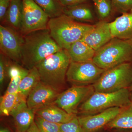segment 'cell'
<instances>
[{
  "label": "cell",
  "instance_id": "cell-10",
  "mask_svg": "<svg viewBox=\"0 0 132 132\" xmlns=\"http://www.w3.org/2000/svg\"><path fill=\"white\" fill-rule=\"evenodd\" d=\"M23 36L8 26H0L1 53L15 62H21Z\"/></svg>",
  "mask_w": 132,
  "mask_h": 132
},
{
  "label": "cell",
  "instance_id": "cell-22",
  "mask_svg": "<svg viewBox=\"0 0 132 132\" xmlns=\"http://www.w3.org/2000/svg\"><path fill=\"white\" fill-rule=\"evenodd\" d=\"M63 13L75 20L90 21L93 19L91 10L83 4L64 7Z\"/></svg>",
  "mask_w": 132,
  "mask_h": 132
},
{
  "label": "cell",
  "instance_id": "cell-31",
  "mask_svg": "<svg viewBox=\"0 0 132 132\" xmlns=\"http://www.w3.org/2000/svg\"><path fill=\"white\" fill-rule=\"evenodd\" d=\"M63 7L72 6L83 4L88 0H58Z\"/></svg>",
  "mask_w": 132,
  "mask_h": 132
},
{
  "label": "cell",
  "instance_id": "cell-7",
  "mask_svg": "<svg viewBox=\"0 0 132 132\" xmlns=\"http://www.w3.org/2000/svg\"><path fill=\"white\" fill-rule=\"evenodd\" d=\"M22 1V20L20 32L22 35L47 29L50 18L47 14L34 0Z\"/></svg>",
  "mask_w": 132,
  "mask_h": 132
},
{
  "label": "cell",
  "instance_id": "cell-5",
  "mask_svg": "<svg viewBox=\"0 0 132 132\" xmlns=\"http://www.w3.org/2000/svg\"><path fill=\"white\" fill-rule=\"evenodd\" d=\"M132 103L131 93L128 88L111 93L95 92L79 108L85 115L98 113L112 108H124Z\"/></svg>",
  "mask_w": 132,
  "mask_h": 132
},
{
  "label": "cell",
  "instance_id": "cell-4",
  "mask_svg": "<svg viewBox=\"0 0 132 132\" xmlns=\"http://www.w3.org/2000/svg\"><path fill=\"white\" fill-rule=\"evenodd\" d=\"M132 60V40L113 38L95 53L93 61L107 70Z\"/></svg>",
  "mask_w": 132,
  "mask_h": 132
},
{
  "label": "cell",
  "instance_id": "cell-27",
  "mask_svg": "<svg viewBox=\"0 0 132 132\" xmlns=\"http://www.w3.org/2000/svg\"><path fill=\"white\" fill-rule=\"evenodd\" d=\"M112 7L121 13L132 11V0H111Z\"/></svg>",
  "mask_w": 132,
  "mask_h": 132
},
{
  "label": "cell",
  "instance_id": "cell-28",
  "mask_svg": "<svg viewBox=\"0 0 132 132\" xmlns=\"http://www.w3.org/2000/svg\"><path fill=\"white\" fill-rule=\"evenodd\" d=\"M29 70L26 68L20 75L10 79V81L5 93H18L19 86L22 79L29 72Z\"/></svg>",
  "mask_w": 132,
  "mask_h": 132
},
{
  "label": "cell",
  "instance_id": "cell-12",
  "mask_svg": "<svg viewBox=\"0 0 132 132\" xmlns=\"http://www.w3.org/2000/svg\"><path fill=\"white\" fill-rule=\"evenodd\" d=\"M60 93L40 81L31 92L27 99L29 108L36 111L54 103Z\"/></svg>",
  "mask_w": 132,
  "mask_h": 132
},
{
  "label": "cell",
  "instance_id": "cell-26",
  "mask_svg": "<svg viewBox=\"0 0 132 132\" xmlns=\"http://www.w3.org/2000/svg\"><path fill=\"white\" fill-rule=\"evenodd\" d=\"M60 132H84L79 122L78 117L75 116L70 121L60 124Z\"/></svg>",
  "mask_w": 132,
  "mask_h": 132
},
{
  "label": "cell",
  "instance_id": "cell-1",
  "mask_svg": "<svg viewBox=\"0 0 132 132\" xmlns=\"http://www.w3.org/2000/svg\"><path fill=\"white\" fill-rule=\"evenodd\" d=\"M23 39L21 62L29 70L62 49L52 38L48 29L29 33L23 36Z\"/></svg>",
  "mask_w": 132,
  "mask_h": 132
},
{
  "label": "cell",
  "instance_id": "cell-35",
  "mask_svg": "<svg viewBox=\"0 0 132 132\" xmlns=\"http://www.w3.org/2000/svg\"><path fill=\"white\" fill-rule=\"evenodd\" d=\"M131 101L132 102V94H131Z\"/></svg>",
  "mask_w": 132,
  "mask_h": 132
},
{
  "label": "cell",
  "instance_id": "cell-18",
  "mask_svg": "<svg viewBox=\"0 0 132 132\" xmlns=\"http://www.w3.org/2000/svg\"><path fill=\"white\" fill-rule=\"evenodd\" d=\"M22 10V0H11L5 21L8 26L20 32L21 28Z\"/></svg>",
  "mask_w": 132,
  "mask_h": 132
},
{
  "label": "cell",
  "instance_id": "cell-16",
  "mask_svg": "<svg viewBox=\"0 0 132 132\" xmlns=\"http://www.w3.org/2000/svg\"><path fill=\"white\" fill-rule=\"evenodd\" d=\"M35 113L46 120L58 124L67 123L76 116L68 113L54 103L38 109Z\"/></svg>",
  "mask_w": 132,
  "mask_h": 132
},
{
  "label": "cell",
  "instance_id": "cell-19",
  "mask_svg": "<svg viewBox=\"0 0 132 132\" xmlns=\"http://www.w3.org/2000/svg\"><path fill=\"white\" fill-rule=\"evenodd\" d=\"M40 81V77L36 67L29 70L28 73L22 79L19 86L18 93L27 99L33 89Z\"/></svg>",
  "mask_w": 132,
  "mask_h": 132
},
{
  "label": "cell",
  "instance_id": "cell-11",
  "mask_svg": "<svg viewBox=\"0 0 132 132\" xmlns=\"http://www.w3.org/2000/svg\"><path fill=\"white\" fill-rule=\"evenodd\" d=\"M124 108H112L95 115L78 117V120L84 132H94L106 126L120 113Z\"/></svg>",
  "mask_w": 132,
  "mask_h": 132
},
{
  "label": "cell",
  "instance_id": "cell-29",
  "mask_svg": "<svg viewBox=\"0 0 132 132\" xmlns=\"http://www.w3.org/2000/svg\"><path fill=\"white\" fill-rule=\"evenodd\" d=\"M7 57L1 53L0 54V85L1 88L3 82L8 75V69L10 62L7 60Z\"/></svg>",
  "mask_w": 132,
  "mask_h": 132
},
{
  "label": "cell",
  "instance_id": "cell-23",
  "mask_svg": "<svg viewBox=\"0 0 132 132\" xmlns=\"http://www.w3.org/2000/svg\"><path fill=\"white\" fill-rule=\"evenodd\" d=\"M48 15L50 19L63 14L64 7L58 0H34Z\"/></svg>",
  "mask_w": 132,
  "mask_h": 132
},
{
  "label": "cell",
  "instance_id": "cell-36",
  "mask_svg": "<svg viewBox=\"0 0 132 132\" xmlns=\"http://www.w3.org/2000/svg\"><path fill=\"white\" fill-rule=\"evenodd\" d=\"M92 1H93L94 2H95L96 1H97V0H92Z\"/></svg>",
  "mask_w": 132,
  "mask_h": 132
},
{
  "label": "cell",
  "instance_id": "cell-20",
  "mask_svg": "<svg viewBox=\"0 0 132 132\" xmlns=\"http://www.w3.org/2000/svg\"><path fill=\"white\" fill-rule=\"evenodd\" d=\"M109 128L132 129V102L106 126Z\"/></svg>",
  "mask_w": 132,
  "mask_h": 132
},
{
  "label": "cell",
  "instance_id": "cell-30",
  "mask_svg": "<svg viewBox=\"0 0 132 132\" xmlns=\"http://www.w3.org/2000/svg\"><path fill=\"white\" fill-rule=\"evenodd\" d=\"M11 0H0V20L5 22L6 15L10 5Z\"/></svg>",
  "mask_w": 132,
  "mask_h": 132
},
{
  "label": "cell",
  "instance_id": "cell-8",
  "mask_svg": "<svg viewBox=\"0 0 132 132\" xmlns=\"http://www.w3.org/2000/svg\"><path fill=\"white\" fill-rule=\"evenodd\" d=\"M106 70L93 61L86 62H71L67 72L68 81L75 86H88L95 82Z\"/></svg>",
  "mask_w": 132,
  "mask_h": 132
},
{
  "label": "cell",
  "instance_id": "cell-33",
  "mask_svg": "<svg viewBox=\"0 0 132 132\" xmlns=\"http://www.w3.org/2000/svg\"><path fill=\"white\" fill-rule=\"evenodd\" d=\"M0 132H10V131L7 128H1Z\"/></svg>",
  "mask_w": 132,
  "mask_h": 132
},
{
  "label": "cell",
  "instance_id": "cell-32",
  "mask_svg": "<svg viewBox=\"0 0 132 132\" xmlns=\"http://www.w3.org/2000/svg\"><path fill=\"white\" fill-rule=\"evenodd\" d=\"M26 132H40L38 126L34 121Z\"/></svg>",
  "mask_w": 132,
  "mask_h": 132
},
{
  "label": "cell",
  "instance_id": "cell-21",
  "mask_svg": "<svg viewBox=\"0 0 132 132\" xmlns=\"http://www.w3.org/2000/svg\"><path fill=\"white\" fill-rule=\"evenodd\" d=\"M27 100V98L19 93H5L1 97L0 113L1 115L8 116L21 101Z\"/></svg>",
  "mask_w": 132,
  "mask_h": 132
},
{
  "label": "cell",
  "instance_id": "cell-24",
  "mask_svg": "<svg viewBox=\"0 0 132 132\" xmlns=\"http://www.w3.org/2000/svg\"><path fill=\"white\" fill-rule=\"evenodd\" d=\"M34 121L40 132H60V124L50 122L36 115Z\"/></svg>",
  "mask_w": 132,
  "mask_h": 132
},
{
  "label": "cell",
  "instance_id": "cell-2",
  "mask_svg": "<svg viewBox=\"0 0 132 132\" xmlns=\"http://www.w3.org/2000/svg\"><path fill=\"white\" fill-rule=\"evenodd\" d=\"M71 62L67 51L65 49L47 57L36 67L41 82L61 93L65 84L67 72Z\"/></svg>",
  "mask_w": 132,
  "mask_h": 132
},
{
  "label": "cell",
  "instance_id": "cell-25",
  "mask_svg": "<svg viewBox=\"0 0 132 132\" xmlns=\"http://www.w3.org/2000/svg\"><path fill=\"white\" fill-rule=\"evenodd\" d=\"M94 3L101 19H105L109 16L112 7L111 0H97Z\"/></svg>",
  "mask_w": 132,
  "mask_h": 132
},
{
  "label": "cell",
  "instance_id": "cell-3",
  "mask_svg": "<svg viewBox=\"0 0 132 132\" xmlns=\"http://www.w3.org/2000/svg\"><path fill=\"white\" fill-rule=\"evenodd\" d=\"M93 26L78 22L63 14L50 19L47 29L59 46L67 50L74 43L81 39Z\"/></svg>",
  "mask_w": 132,
  "mask_h": 132
},
{
  "label": "cell",
  "instance_id": "cell-13",
  "mask_svg": "<svg viewBox=\"0 0 132 132\" xmlns=\"http://www.w3.org/2000/svg\"><path fill=\"white\" fill-rule=\"evenodd\" d=\"M112 39L109 23L101 21L93 25L81 39L96 52Z\"/></svg>",
  "mask_w": 132,
  "mask_h": 132
},
{
  "label": "cell",
  "instance_id": "cell-17",
  "mask_svg": "<svg viewBox=\"0 0 132 132\" xmlns=\"http://www.w3.org/2000/svg\"><path fill=\"white\" fill-rule=\"evenodd\" d=\"M71 62H86L93 61L96 51L81 39L76 42L67 50Z\"/></svg>",
  "mask_w": 132,
  "mask_h": 132
},
{
  "label": "cell",
  "instance_id": "cell-14",
  "mask_svg": "<svg viewBox=\"0 0 132 132\" xmlns=\"http://www.w3.org/2000/svg\"><path fill=\"white\" fill-rule=\"evenodd\" d=\"M14 120L17 132H26L34 121L35 113L28 107L27 100L21 101L10 113Z\"/></svg>",
  "mask_w": 132,
  "mask_h": 132
},
{
  "label": "cell",
  "instance_id": "cell-9",
  "mask_svg": "<svg viewBox=\"0 0 132 132\" xmlns=\"http://www.w3.org/2000/svg\"><path fill=\"white\" fill-rule=\"evenodd\" d=\"M94 92L93 85L75 86L62 92L54 104L70 114L76 115L78 107Z\"/></svg>",
  "mask_w": 132,
  "mask_h": 132
},
{
  "label": "cell",
  "instance_id": "cell-37",
  "mask_svg": "<svg viewBox=\"0 0 132 132\" xmlns=\"http://www.w3.org/2000/svg\"><path fill=\"white\" fill-rule=\"evenodd\" d=\"M17 132L16 131V132Z\"/></svg>",
  "mask_w": 132,
  "mask_h": 132
},
{
  "label": "cell",
  "instance_id": "cell-6",
  "mask_svg": "<svg viewBox=\"0 0 132 132\" xmlns=\"http://www.w3.org/2000/svg\"><path fill=\"white\" fill-rule=\"evenodd\" d=\"M132 84V66L126 62L106 70L93 86L94 92L111 93L128 88Z\"/></svg>",
  "mask_w": 132,
  "mask_h": 132
},
{
  "label": "cell",
  "instance_id": "cell-34",
  "mask_svg": "<svg viewBox=\"0 0 132 132\" xmlns=\"http://www.w3.org/2000/svg\"><path fill=\"white\" fill-rule=\"evenodd\" d=\"M128 88L130 92H132V84L130 85V86Z\"/></svg>",
  "mask_w": 132,
  "mask_h": 132
},
{
  "label": "cell",
  "instance_id": "cell-15",
  "mask_svg": "<svg viewBox=\"0 0 132 132\" xmlns=\"http://www.w3.org/2000/svg\"><path fill=\"white\" fill-rule=\"evenodd\" d=\"M109 25L113 38L132 40V11L123 14Z\"/></svg>",
  "mask_w": 132,
  "mask_h": 132
}]
</instances>
